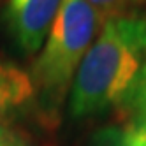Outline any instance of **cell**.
I'll use <instances>...</instances> for the list:
<instances>
[{"instance_id":"cell-1","label":"cell","mask_w":146,"mask_h":146,"mask_svg":"<svg viewBox=\"0 0 146 146\" xmlns=\"http://www.w3.org/2000/svg\"><path fill=\"white\" fill-rule=\"evenodd\" d=\"M144 62L146 16L130 13L104 19L72 81L70 118H92L118 109Z\"/></svg>"},{"instance_id":"cell-2","label":"cell","mask_w":146,"mask_h":146,"mask_svg":"<svg viewBox=\"0 0 146 146\" xmlns=\"http://www.w3.org/2000/svg\"><path fill=\"white\" fill-rule=\"evenodd\" d=\"M102 23L100 13L86 0H62L30 72L35 97L46 114L55 116L69 97L76 72Z\"/></svg>"},{"instance_id":"cell-3","label":"cell","mask_w":146,"mask_h":146,"mask_svg":"<svg viewBox=\"0 0 146 146\" xmlns=\"http://www.w3.org/2000/svg\"><path fill=\"white\" fill-rule=\"evenodd\" d=\"M62 0H9L4 19L9 35L25 55L42 48Z\"/></svg>"},{"instance_id":"cell-4","label":"cell","mask_w":146,"mask_h":146,"mask_svg":"<svg viewBox=\"0 0 146 146\" xmlns=\"http://www.w3.org/2000/svg\"><path fill=\"white\" fill-rule=\"evenodd\" d=\"M34 97L35 88L28 72L0 60V125H9L14 114Z\"/></svg>"},{"instance_id":"cell-5","label":"cell","mask_w":146,"mask_h":146,"mask_svg":"<svg viewBox=\"0 0 146 146\" xmlns=\"http://www.w3.org/2000/svg\"><path fill=\"white\" fill-rule=\"evenodd\" d=\"M118 111L121 116L120 121H127L135 127L146 129V62L143 64L127 99L123 100Z\"/></svg>"},{"instance_id":"cell-6","label":"cell","mask_w":146,"mask_h":146,"mask_svg":"<svg viewBox=\"0 0 146 146\" xmlns=\"http://www.w3.org/2000/svg\"><path fill=\"white\" fill-rule=\"evenodd\" d=\"M90 146H146V129L120 121L118 125L102 129Z\"/></svg>"},{"instance_id":"cell-7","label":"cell","mask_w":146,"mask_h":146,"mask_svg":"<svg viewBox=\"0 0 146 146\" xmlns=\"http://www.w3.org/2000/svg\"><path fill=\"white\" fill-rule=\"evenodd\" d=\"M86 2L95 7L104 19H108L113 16L135 13V7L141 5L143 0H86Z\"/></svg>"},{"instance_id":"cell-8","label":"cell","mask_w":146,"mask_h":146,"mask_svg":"<svg viewBox=\"0 0 146 146\" xmlns=\"http://www.w3.org/2000/svg\"><path fill=\"white\" fill-rule=\"evenodd\" d=\"M0 146H34L21 130L13 129L11 125H0Z\"/></svg>"}]
</instances>
